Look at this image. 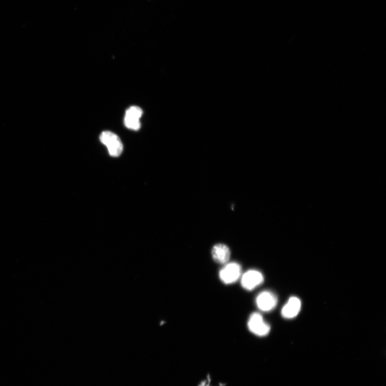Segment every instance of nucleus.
I'll use <instances>...</instances> for the list:
<instances>
[{
  "instance_id": "7ed1b4c3",
  "label": "nucleus",
  "mask_w": 386,
  "mask_h": 386,
  "mask_svg": "<svg viewBox=\"0 0 386 386\" xmlns=\"http://www.w3.org/2000/svg\"><path fill=\"white\" fill-rule=\"evenodd\" d=\"M220 278L226 284L237 282L241 276V267L237 263H226L220 272Z\"/></svg>"
},
{
  "instance_id": "f257e3e1",
  "label": "nucleus",
  "mask_w": 386,
  "mask_h": 386,
  "mask_svg": "<svg viewBox=\"0 0 386 386\" xmlns=\"http://www.w3.org/2000/svg\"><path fill=\"white\" fill-rule=\"evenodd\" d=\"M100 140L106 146L110 155L114 157H119L123 152V145L115 134L110 132H103L100 136Z\"/></svg>"
},
{
  "instance_id": "6e6552de",
  "label": "nucleus",
  "mask_w": 386,
  "mask_h": 386,
  "mask_svg": "<svg viewBox=\"0 0 386 386\" xmlns=\"http://www.w3.org/2000/svg\"><path fill=\"white\" fill-rule=\"evenodd\" d=\"M212 254L213 259L216 263L225 265L229 261L231 251L227 246L219 244L213 247Z\"/></svg>"
},
{
  "instance_id": "423d86ee",
  "label": "nucleus",
  "mask_w": 386,
  "mask_h": 386,
  "mask_svg": "<svg viewBox=\"0 0 386 386\" xmlns=\"http://www.w3.org/2000/svg\"><path fill=\"white\" fill-rule=\"evenodd\" d=\"M142 109L138 106L130 107L125 112L124 124L128 129L138 131L141 128L140 119L142 115Z\"/></svg>"
},
{
  "instance_id": "0eeeda50",
  "label": "nucleus",
  "mask_w": 386,
  "mask_h": 386,
  "mask_svg": "<svg viewBox=\"0 0 386 386\" xmlns=\"http://www.w3.org/2000/svg\"><path fill=\"white\" fill-rule=\"evenodd\" d=\"M301 306V301L298 298L291 297L282 309V316L285 318H294L300 312Z\"/></svg>"
},
{
  "instance_id": "39448f33",
  "label": "nucleus",
  "mask_w": 386,
  "mask_h": 386,
  "mask_svg": "<svg viewBox=\"0 0 386 386\" xmlns=\"http://www.w3.org/2000/svg\"><path fill=\"white\" fill-rule=\"evenodd\" d=\"M256 305L263 312H270L278 304V299L274 293L269 291H263L257 296Z\"/></svg>"
},
{
  "instance_id": "f03ea898",
  "label": "nucleus",
  "mask_w": 386,
  "mask_h": 386,
  "mask_svg": "<svg viewBox=\"0 0 386 386\" xmlns=\"http://www.w3.org/2000/svg\"><path fill=\"white\" fill-rule=\"evenodd\" d=\"M247 326L250 332L260 337H265L271 331L270 325L265 321L262 315L259 313L250 315Z\"/></svg>"
},
{
  "instance_id": "20e7f679",
  "label": "nucleus",
  "mask_w": 386,
  "mask_h": 386,
  "mask_svg": "<svg viewBox=\"0 0 386 386\" xmlns=\"http://www.w3.org/2000/svg\"><path fill=\"white\" fill-rule=\"evenodd\" d=\"M241 286L247 291H251L262 285L264 281L263 274L256 270H249L241 276Z\"/></svg>"
}]
</instances>
